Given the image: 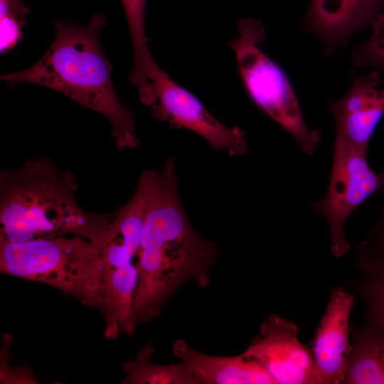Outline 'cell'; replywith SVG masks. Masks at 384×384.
<instances>
[{
    "label": "cell",
    "mask_w": 384,
    "mask_h": 384,
    "mask_svg": "<svg viewBox=\"0 0 384 384\" xmlns=\"http://www.w3.org/2000/svg\"><path fill=\"white\" fill-rule=\"evenodd\" d=\"M218 255V246L191 226L180 201L174 160L168 158L149 199L137 255L134 329L157 317L166 300L187 282L193 280L200 287L208 284V270Z\"/></svg>",
    "instance_id": "cell-1"
},
{
    "label": "cell",
    "mask_w": 384,
    "mask_h": 384,
    "mask_svg": "<svg viewBox=\"0 0 384 384\" xmlns=\"http://www.w3.org/2000/svg\"><path fill=\"white\" fill-rule=\"evenodd\" d=\"M102 14L80 26L73 21L55 23V38L45 54L30 68L3 75L11 85L32 83L58 91L83 107L105 116L119 150L139 147L134 112L119 100L112 80V65L105 57L100 32Z\"/></svg>",
    "instance_id": "cell-2"
},
{
    "label": "cell",
    "mask_w": 384,
    "mask_h": 384,
    "mask_svg": "<svg viewBox=\"0 0 384 384\" xmlns=\"http://www.w3.org/2000/svg\"><path fill=\"white\" fill-rule=\"evenodd\" d=\"M78 181L48 157L0 173V243L80 236L92 241L114 213L93 214L75 199Z\"/></svg>",
    "instance_id": "cell-3"
},
{
    "label": "cell",
    "mask_w": 384,
    "mask_h": 384,
    "mask_svg": "<svg viewBox=\"0 0 384 384\" xmlns=\"http://www.w3.org/2000/svg\"><path fill=\"white\" fill-rule=\"evenodd\" d=\"M154 176L144 171L129 201L93 240L102 267L104 296L100 310L105 319V336L114 339L119 332L131 335L133 305L139 271L134 262L140 245Z\"/></svg>",
    "instance_id": "cell-4"
},
{
    "label": "cell",
    "mask_w": 384,
    "mask_h": 384,
    "mask_svg": "<svg viewBox=\"0 0 384 384\" xmlns=\"http://www.w3.org/2000/svg\"><path fill=\"white\" fill-rule=\"evenodd\" d=\"M1 272L50 285L100 309L102 267L97 246L80 236L0 243Z\"/></svg>",
    "instance_id": "cell-5"
},
{
    "label": "cell",
    "mask_w": 384,
    "mask_h": 384,
    "mask_svg": "<svg viewBox=\"0 0 384 384\" xmlns=\"http://www.w3.org/2000/svg\"><path fill=\"white\" fill-rule=\"evenodd\" d=\"M238 36L230 43L243 86L253 103L289 134L302 151L312 156L321 133L305 123L292 85L283 69L261 48L266 37L262 23L239 21Z\"/></svg>",
    "instance_id": "cell-6"
},
{
    "label": "cell",
    "mask_w": 384,
    "mask_h": 384,
    "mask_svg": "<svg viewBox=\"0 0 384 384\" xmlns=\"http://www.w3.org/2000/svg\"><path fill=\"white\" fill-rule=\"evenodd\" d=\"M367 154L335 137L327 190L321 199L310 204L311 209L326 221L331 250L337 257L350 250L344 230L346 220L369 196L380 190L379 174L370 166Z\"/></svg>",
    "instance_id": "cell-7"
},
{
    "label": "cell",
    "mask_w": 384,
    "mask_h": 384,
    "mask_svg": "<svg viewBox=\"0 0 384 384\" xmlns=\"http://www.w3.org/2000/svg\"><path fill=\"white\" fill-rule=\"evenodd\" d=\"M146 75L154 94V102L150 106L152 116L195 132L217 151H224L229 156H241L246 152L245 132L218 121L193 93L174 81L154 60Z\"/></svg>",
    "instance_id": "cell-8"
},
{
    "label": "cell",
    "mask_w": 384,
    "mask_h": 384,
    "mask_svg": "<svg viewBox=\"0 0 384 384\" xmlns=\"http://www.w3.org/2000/svg\"><path fill=\"white\" fill-rule=\"evenodd\" d=\"M298 334L293 321L272 314L243 353L259 363L275 384H320L310 350Z\"/></svg>",
    "instance_id": "cell-9"
},
{
    "label": "cell",
    "mask_w": 384,
    "mask_h": 384,
    "mask_svg": "<svg viewBox=\"0 0 384 384\" xmlns=\"http://www.w3.org/2000/svg\"><path fill=\"white\" fill-rule=\"evenodd\" d=\"M353 296L334 289L309 347L320 384H343L351 351L349 320Z\"/></svg>",
    "instance_id": "cell-10"
},
{
    "label": "cell",
    "mask_w": 384,
    "mask_h": 384,
    "mask_svg": "<svg viewBox=\"0 0 384 384\" xmlns=\"http://www.w3.org/2000/svg\"><path fill=\"white\" fill-rule=\"evenodd\" d=\"M378 71L353 77L351 87L329 109L334 119L335 137L368 152L370 139L384 116V89Z\"/></svg>",
    "instance_id": "cell-11"
},
{
    "label": "cell",
    "mask_w": 384,
    "mask_h": 384,
    "mask_svg": "<svg viewBox=\"0 0 384 384\" xmlns=\"http://www.w3.org/2000/svg\"><path fill=\"white\" fill-rule=\"evenodd\" d=\"M383 6L384 0H312L303 26L331 55L345 46L355 32L373 26Z\"/></svg>",
    "instance_id": "cell-12"
},
{
    "label": "cell",
    "mask_w": 384,
    "mask_h": 384,
    "mask_svg": "<svg viewBox=\"0 0 384 384\" xmlns=\"http://www.w3.org/2000/svg\"><path fill=\"white\" fill-rule=\"evenodd\" d=\"M173 351L189 366L200 384H275L259 363L243 353L236 356H210L181 339L174 343Z\"/></svg>",
    "instance_id": "cell-13"
},
{
    "label": "cell",
    "mask_w": 384,
    "mask_h": 384,
    "mask_svg": "<svg viewBox=\"0 0 384 384\" xmlns=\"http://www.w3.org/2000/svg\"><path fill=\"white\" fill-rule=\"evenodd\" d=\"M343 384H384V331L369 324L353 327Z\"/></svg>",
    "instance_id": "cell-14"
},
{
    "label": "cell",
    "mask_w": 384,
    "mask_h": 384,
    "mask_svg": "<svg viewBox=\"0 0 384 384\" xmlns=\"http://www.w3.org/2000/svg\"><path fill=\"white\" fill-rule=\"evenodd\" d=\"M356 265L360 277L346 282L364 302L367 324L384 331V257L357 245Z\"/></svg>",
    "instance_id": "cell-15"
},
{
    "label": "cell",
    "mask_w": 384,
    "mask_h": 384,
    "mask_svg": "<svg viewBox=\"0 0 384 384\" xmlns=\"http://www.w3.org/2000/svg\"><path fill=\"white\" fill-rule=\"evenodd\" d=\"M154 346L147 343L133 360L122 363L127 376L125 384H200L189 366L183 361L176 364H156L151 361Z\"/></svg>",
    "instance_id": "cell-16"
},
{
    "label": "cell",
    "mask_w": 384,
    "mask_h": 384,
    "mask_svg": "<svg viewBox=\"0 0 384 384\" xmlns=\"http://www.w3.org/2000/svg\"><path fill=\"white\" fill-rule=\"evenodd\" d=\"M125 13L133 48V65L129 75L131 83L138 89L149 85L146 70L154 60L148 46L144 17L146 0H121Z\"/></svg>",
    "instance_id": "cell-17"
},
{
    "label": "cell",
    "mask_w": 384,
    "mask_h": 384,
    "mask_svg": "<svg viewBox=\"0 0 384 384\" xmlns=\"http://www.w3.org/2000/svg\"><path fill=\"white\" fill-rule=\"evenodd\" d=\"M31 9L23 0H0V52L12 50L23 38V28Z\"/></svg>",
    "instance_id": "cell-18"
},
{
    "label": "cell",
    "mask_w": 384,
    "mask_h": 384,
    "mask_svg": "<svg viewBox=\"0 0 384 384\" xmlns=\"http://www.w3.org/2000/svg\"><path fill=\"white\" fill-rule=\"evenodd\" d=\"M372 28L368 39L354 48L353 63L358 68L370 67L384 71V6Z\"/></svg>",
    "instance_id": "cell-19"
},
{
    "label": "cell",
    "mask_w": 384,
    "mask_h": 384,
    "mask_svg": "<svg viewBox=\"0 0 384 384\" xmlns=\"http://www.w3.org/2000/svg\"><path fill=\"white\" fill-rule=\"evenodd\" d=\"M379 191L384 196V169L379 173ZM358 245L371 254L384 257V204L380 218L374 222L366 239Z\"/></svg>",
    "instance_id": "cell-20"
}]
</instances>
